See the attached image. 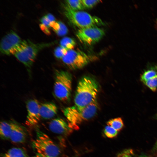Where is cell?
Listing matches in <instances>:
<instances>
[{
  "label": "cell",
  "mask_w": 157,
  "mask_h": 157,
  "mask_svg": "<svg viewBox=\"0 0 157 157\" xmlns=\"http://www.w3.org/2000/svg\"><path fill=\"white\" fill-rule=\"evenodd\" d=\"M40 105L38 101L35 99L29 100L26 102L27 115L25 124L29 126L37 125L41 117Z\"/></svg>",
  "instance_id": "obj_10"
},
{
  "label": "cell",
  "mask_w": 157,
  "mask_h": 157,
  "mask_svg": "<svg viewBox=\"0 0 157 157\" xmlns=\"http://www.w3.org/2000/svg\"><path fill=\"white\" fill-rule=\"evenodd\" d=\"M58 109L54 103L47 102L40 106V113L41 117L45 119L53 118L57 114Z\"/></svg>",
  "instance_id": "obj_13"
},
{
  "label": "cell",
  "mask_w": 157,
  "mask_h": 157,
  "mask_svg": "<svg viewBox=\"0 0 157 157\" xmlns=\"http://www.w3.org/2000/svg\"><path fill=\"white\" fill-rule=\"evenodd\" d=\"M157 76V65H154L145 70L141 75L140 80L143 82Z\"/></svg>",
  "instance_id": "obj_16"
},
{
  "label": "cell",
  "mask_w": 157,
  "mask_h": 157,
  "mask_svg": "<svg viewBox=\"0 0 157 157\" xmlns=\"http://www.w3.org/2000/svg\"><path fill=\"white\" fill-rule=\"evenodd\" d=\"M60 46L67 50H73L76 45L75 41L72 38L69 37H65L63 38L60 41Z\"/></svg>",
  "instance_id": "obj_17"
},
{
  "label": "cell",
  "mask_w": 157,
  "mask_h": 157,
  "mask_svg": "<svg viewBox=\"0 0 157 157\" xmlns=\"http://www.w3.org/2000/svg\"><path fill=\"white\" fill-rule=\"evenodd\" d=\"M149 157L145 155H142L139 156H138L137 157Z\"/></svg>",
  "instance_id": "obj_30"
},
{
  "label": "cell",
  "mask_w": 157,
  "mask_h": 157,
  "mask_svg": "<svg viewBox=\"0 0 157 157\" xmlns=\"http://www.w3.org/2000/svg\"><path fill=\"white\" fill-rule=\"evenodd\" d=\"M45 16L51 22L55 21V18L52 14L48 13L45 15Z\"/></svg>",
  "instance_id": "obj_28"
},
{
  "label": "cell",
  "mask_w": 157,
  "mask_h": 157,
  "mask_svg": "<svg viewBox=\"0 0 157 157\" xmlns=\"http://www.w3.org/2000/svg\"><path fill=\"white\" fill-rule=\"evenodd\" d=\"M67 51L68 50L60 46L55 49L54 54L56 58L62 59L67 53Z\"/></svg>",
  "instance_id": "obj_22"
},
{
  "label": "cell",
  "mask_w": 157,
  "mask_h": 157,
  "mask_svg": "<svg viewBox=\"0 0 157 157\" xmlns=\"http://www.w3.org/2000/svg\"><path fill=\"white\" fill-rule=\"evenodd\" d=\"M2 157H28L26 151L19 148L13 147L9 149Z\"/></svg>",
  "instance_id": "obj_15"
},
{
  "label": "cell",
  "mask_w": 157,
  "mask_h": 157,
  "mask_svg": "<svg viewBox=\"0 0 157 157\" xmlns=\"http://www.w3.org/2000/svg\"><path fill=\"white\" fill-rule=\"evenodd\" d=\"M97 100L81 108L76 106L67 107L64 108V114L69 121V124L72 129H77L78 125L83 121L92 118L96 114L98 109Z\"/></svg>",
  "instance_id": "obj_2"
},
{
  "label": "cell",
  "mask_w": 157,
  "mask_h": 157,
  "mask_svg": "<svg viewBox=\"0 0 157 157\" xmlns=\"http://www.w3.org/2000/svg\"><path fill=\"white\" fill-rule=\"evenodd\" d=\"M64 13L69 21L79 29L102 25L104 23L98 17L81 11L74 10L66 4ZM98 27V26H97Z\"/></svg>",
  "instance_id": "obj_4"
},
{
  "label": "cell",
  "mask_w": 157,
  "mask_h": 157,
  "mask_svg": "<svg viewBox=\"0 0 157 157\" xmlns=\"http://www.w3.org/2000/svg\"><path fill=\"white\" fill-rule=\"evenodd\" d=\"M33 157H54L49 156L39 153H37Z\"/></svg>",
  "instance_id": "obj_29"
},
{
  "label": "cell",
  "mask_w": 157,
  "mask_h": 157,
  "mask_svg": "<svg viewBox=\"0 0 157 157\" xmlns=\"http://www.w3.org/2000/svg\"><path fill=\"white\" fill-rule=\"evenodd\" d=\"M24 40L14 31H11L2 38L0 44V50L3 54L14 55L20 48Z\"/></svg>",
  "instance_id": "obj_8"
},
{
  "label": "cell",
  "mask_w": 157,
  "mask_h": 157,
  "mask_svg": "<svg viewBox=\"0 0 157 157\" xmlns=\"http://www.w3.org/2000/svg\"><path fill=\"white\" fill-rule=\"evenodd\" d=\"M40 26L42 31L45 34L48 35L50 34V32L49 29V28L42 24H40Z\"/></svg>",
  "instance_id": "obj_27"
},
{
  "label": "cell",
  "mask_w": 157,
  "mask_h": 157,
  "mask_svg": "<svg viewBox=\"0 0 157 157\" xmlns=\"http://www.w3.org/2000/svg\"><path fill=\"white\" fill-rule=\"evenodd\" d=\"M32 144L37 153L54 157H57L60 153L59 147L47 134L40 130L37 131Z\"/></svg>",
  "instance_id": "obj_6"
},
{
  "label": "cell",
  "mask_w": 157,
  "mask_h": 157,
  "mask_svg": "<svg viewBox=\"0 0 157 157\" xmlns=\"http://www.w3.org/2000/svg\"><path fill=\"white\" fill-rule=\"evenodd\" d=\"M156 27L157 28V21H156Z\"/></svg>",
  "instance_id": "obj_32"
},
{
  "label": "cell",
  "mask_w": 157,
  "mask_h": 157,
  "mask_svg": "<svg viewBox=\"0 0 157 157\" xmlns=\"http://www.w3.org/2000/svg\"><path fill=\"white\" fill-rule=\"evenodd\" d=\"M55 42L35 43L28 40H24L20 49L13 55L26 67L30 68L39 52L53 45Z\"/></svg>",
  "instance_id": "obj_3"
},
{
  "label": "cell",
  "mask_w": 157,
  "mask_h": 157,
  "mask_svg": "<svg viewBox=\"0 0 157 157\" xmlns=\"http://www.w3.org/2000/svg\"><path fill=\"white\" fill-rule=\"evenodd\" d=\"M118 131L110 126L107 125L104 128V132L105 136L109 138H113L117 136Z\"/></svg>",
  "instance_id": "obj_20"
},
{
  "label": "cell",
  "mask_w": 157,
  "mask_h": 157,
  "mask_svg": "<svg viewBox=\"0 0 157 157\" xmlns=\"http://www.w3.org/2000/svg\"><path fill=\"white\" fill-rule=\"evenodd\" d=\"M13 129L10 138V140L15 143L24 142L26 137V133L23 126L15 122H12Z\"/></svg>",
  "instance_id": "obj_12"
},
{
  "label": "cell",
  "mask_w": 157,
  "mask_h": 157,
  "mask_svg": "<svg viewBox=\"0 0 157 157\" xmlns=\"http://www.w3.org/2000/svg\"><path fill=\"white\" fill-rule=\"evenodd\" d=\"M133 154L132 149H126L119 154L116 157H133Z\"/></svg>",
  "instance_id": "obj_25"
},
{
  "label": "cell",
  "mask_w": 157,
  "mask_h": 157,
  "mask_svg": "<svg viewBox=\"0 0 157 157\" xmlns=\"http://www.w3.org/2000/svg\"><path fill=\"white\" fill-rule=\"evenodd\" d=\"M72 90V76L67 71L56 70L55 72L54 94L60 100L69 101Z\"/></svg>",
  "instance_id": "obj_5"
},
{
  "label": "cell",
  "mask_w": 157,
  "mask_h": 157,
  "mask_svg": "<svg viewBox=\"0 0 157 157\" xmlns=\"http://www.w3.org/2000/svg\"><path fill=\"white\" fill-rule=\"evenodd\" d=\"M155 149H157V140L155 146Z\"/></svg>",
  "instance_id": "obj_31"
},
{
  "label": "cell",
  "mask_w": 157,
  "mask_h": 157,
  "mask_svg": "<svg viewBox=\"0 0 157 157\" xmlns=\"http://www.w3.org/2000/svg\"><path fill=\"white\" fill-rule=\"evenodd\" d=\"M65 2V4L74 10L81 11L85 8L82 0H68Z\"/></svg>",
  "instance_id": "obj_18"
},
{
  "label": "cell",
  "mask_w": 157,
  "mask_h": 157,
  "mask_svg": "<svg viewBox=\"0 0 157 157\" xmlns=\"http://www.w3.org/2000/svg\"><path fill=\"white\" fill-rule=\"evenodd\" d=\"M84 8H91L99 3L100 0H82Z\"/></svg>",
  "instance_id": "obj_23"
},
{
  "label": "cell",
  "mask_w": 157,
  "mask_h": 157,
  "mask_svg": "<svg viewBox=\"0 0 157 157\" xmlns=\"http://www.w3.org/2000/svg\"><path fill=\"white\" fill-rule=\"evenodd\" d=\"M13 129L12 122L2 121L0 125V135L3 140L10 139Z\"/></svg>",
  "instance_id": "obj_14"
},
{
  "label": "cell",
  "mask_w": 157,
  "mask_h": 157,
  "mask_svg": "<svg viewBox=\"0 0 157 157\" xmlns=\"http://www.w3.org/2000/svg\"><path fill=\"white\" fill-rule=\"evenodd\" d=\"M107 124L112 127L118 131L121 130L124 125L122 119L119 117L109 120L107 122Z\"/></svg>",
  "instance_id": "obj_19"
},
{
  "label": "cell",
  "mask_w": 157,
  "mask_h": 157,
  "mask_svg": "<svg viewBox=\"0 0 157 157\" xmlns=\"http://www.w3.org/2000/svg\"><path fill=\"white\" fill-rule=\"evenodd\" d=\"M104 35V30L97 26L79 29L76 34L81 43L88 45H91L98 42Z\"/></svg>",
  "instance_id": "obj_9"
},
{
  "label": "cell",
  "mask_w": 157,
  "mask_h": 157,
  "mask_svg": "<svg viewBox=\"0 0 157 157\" xmlns=\"http://www.w3.org/2000/svg\"><path fill=\"white\" fill-rule=\"evenodd\" d=\"M49 128L53 133L59 134H68L72 129L64 119L57 118L52 120L49 124Z\"/></svg>",
  "instance_id": "obj_11"
},
{
  "label": "cell",
  "mask_w": 157,
  "mask_h": 157,
  "mask_svg": "<svg viewBox=\"0 0 157 157\" xmlns=\"http://www.w3.org/2000/svg\"><path fill=\"white\" fill-rule=\"evenodd\" d=\"M97 58L95 56L88 54L80 50H68L62 59L63 63L72 69L82 68Z\"/></svg>",
  "instance_id": "obj_7"
},
{
  "label": "cell",
  "mask_w": 157,
  "mask_h": 157,
  "mask_svg": "<svg viewBox=\"0 0 157 157\" xmlns=\"http://www.w3.org/2000/svg\"><path fill=\"white\" fill-rule=\"evenodd\" d=\"M60 28L55 33L60 36H63L66 35L68 33V30L67 27L61 21H59Z\"/></svg>",
  "instance_id": "obj_24"
},
{
  "label": "cell",
  "mask_w": 157,
  "mask_h": 157,
  "mask_svg": "<svg viewBox=\"0 0 157 157\" xmlns=\"http://www.w3.org/2000/svg\"><path fill=\"white\" fill-rule=\"evenodd\" d=\"M40 20L42 24L49 28L50 27V24L51 22L49 20L45 15L42 17L40 19Z\"/></svg>",
  "instance_id": "obj_26"
},
{
  "label": "cell",
  "mask_w": 157,
  "mask_h": 157,
  "mask_svg": "<svg viewBox=\"0 0 157 157\" xmlns=\"http://www.w3.org/2000/svg\"><path fill=\"white\" fill-rule=\"evenodd\" d=\"M143 83L152 91H156L157 90V76Z\"/></svg>",
  "instance_id": "obj_21"
},
{
  "label": "cell",
  "mask_w": 157,
  "mask_h": 157,
  "mask_svg": "<svg viewBox=\"0 0 157 157\" xmlns=\"http://www.w3.org/2000/svg\"><path fill=\"white\" fill-rule=\"evenodd\" d=\"M99 90L98 85L93 78L83 77L79 81L76 89L74 102L78 108H83L96 100Z\"/></svg>",
  "instance_id": "obj_1"
},
{
  "label": "cell",
  "mask_w": 157,
  "mask_h": 157,
  "mask_svg": "<svg viewBox=\"0 0 157 157\" xmlns=\"http://www.w3.org/2000/svg\"></svg>",
  "instance_id": "obj_33"
}]
</instances>
